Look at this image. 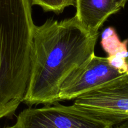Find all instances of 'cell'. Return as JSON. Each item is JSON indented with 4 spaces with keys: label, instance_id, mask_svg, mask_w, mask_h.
<instances>
[{
    "label": "cell",
    "instance_id": "cell-10",
    "mask_svg": "<svg viewBox=\"0 0 128 128\" xmlns=\"http://www.w3.org/2000/svg\"><path fill=\"white\" fill-rule=\"evenodd\" d=\"M18 128L17 127H16V125H14V126H11V127H9V128Z\"/></svg>",
    "mask_w": 128,
    "mask_h": 128
},
{
    "label": "cell",
    "instance_id": "cell-9",
    "mask_svg": "<svg viewBox=\"0 0 128 128\" xmlns=\"http://www.w3.org/2000/svg\"><path fill=\"white\" fill-rule=\"evenodd\" d=\"M114 128H128V120L123 121L120 124H116V127Z\"/></svg>",
    "mask_w": 128,
    "mask_h": 128
},
{
    "label": "cell",
    "instance_id": "cell-11",
    "mask_svg": "<svg viewBox=\"0 0 128 128\" xmlns=\"http://www.w3.org/2000/svg\"><path fill=\"white\" fill-rule=\"evenodd\" d=\"M127 62H128V57L127 58Z\"/></svg>",
    "mask_w": 128,
    "mask_h": 128
},
{
    "label": "cell",
    "instance_id": "cell-2",
    "mask_svg": "<svg viewBox=\"0 0 128 128\" xmlns=\"http://www.w3.org/2000/svg\"><path fill=\"white\" fill-rule=\"evenodd\" d=\"M18 128H112L109 121L100 118L74 104H55L28 108L20 112Z\"/></svg>",
    "mask_w": 128,
    "mask_h": 128
},
{
    "label": "cell",
    "instance_id": "cell-4",
    "mask_svg": "<svg viewBox=\"0 0 128 128\" xmlns=\"http://www.w3.org/2000/svg\"><path fill=\"white\" fill-rule=\"evenodd\" d=\"M124 74L112 67L107 58L92 55L64 81L60 88L59 101L75 100Z\"/></svg>",
    "mask_w": 128,
    "mask_h": 128
},
{
    "label": "cell",
    "instance_id": "cell-5",
    "mask_svg": "<svg viewBox=\"0 0 128 128\" xmlns=\"http://www.w3.org/2000/svg\"><path fill=\"white\" fill-rule=\"evenodd\" d=\"M128 0H76L75 15L81 24L92 34L112 14L124 8Z\"/></svg>",
    "mask_w": 128,
    "mask_h": 128
},
{
    "label": "cell",
    "instance_id": "cell-6",
    "mask_svg": "<svg viewBox=\"0 0 128 128\" xmlns=\"http://www.w3.org/2000/svg\"><path fill=\"white\" fill-rule=\"evenodd\" d=\"M128 40L121 41L116 30L108 27L103 31L101 36V44L108 56L116 54H128Z\"/></svg>",
    "mask_w": 128,
    "mask_h": 128
},
{
    "label": "cell",
    "instance_id": "cell-7",
    "mask_svg": "<svg viewBox=\"0 0 128 128\" xmlns=\"http://www.w3.org/2000/svg\"><path fill=\"white\" fill-rule=\"evenodd\" d=\"M32 5H38L44 11H52L60 14L66 8L76 6V0H30Z\"/></svg>",
    "mask_w": 128,
    "mask_h": 128
},
{
    "label": "cell",
    "instance_id": "cell-1",
    "mask_svg": "<svg viewBox=\"0 0 128 128\" xmlns=\"http://www.w3.org/2000/svg\"><path fill=\"white\" fill-rule=\"evenodd\" d=\"M99 34H92L76 16L46 20L35 26L31 72L23 102L31 106L58 102L66 78L94 54Z\"/></svg>",
    "mask_w": 128,
    "mask_h": 128
},
{
    "label": "cell",
    "instance_id": "cell-3",
    "mask_svg": "<svg viewBox=\"0 0 128 128\" xmlns=\"http://www.w3.org/2000/svg\"><path fill=\"white\" fill-rule=\"evenodd\" d=\"M74 104L113 126L128 120V72L79 96Z\"/></svg>",
    "mask_w": 128,
    "mask_h": 128
},
{
    "label": "cell",
    "instance_id": "cell-8",
    "mask_svg": "<svg viewBox=\"0 0 128 128\" xmlns=\"http://www.w3.org/2000/svg\"><path fill=\"white\" fill-rule=\"evenodd\" d=\"M128 54H116L107 58L110 64L122 73L128 72Z\"/></svg>",
    "mask_w": 128,
    "mask_h": 128
}]
</instances>
